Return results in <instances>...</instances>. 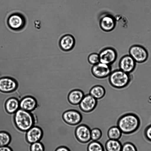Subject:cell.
<instances>
[{
    "instance_id": "obj_1",
    "label": "cell",
    "mask_w": 151,
    "mask_h": 151,
    "mask_svg": "<svg viewBox=\"0 0 151 151\" xmlns=\"http://www.w3.org/2000/svg\"><path fill=\"white\" fill-rule=\"evenodd\" d=\"M117 126L122 133L130 134L136 132L140 125L138 116L133 113H128L121 116L118 119Z\"/></svg>"
},
{
    "instance_id": "obj_2",
    "label": "cell",
    "mask_w": 151,
    "mask_h": 151,
    "mask_svg": "<svg viewBox=\"0 0 151 151\" xmlns=\"http://www.w3.org/2000/svg\"><path fill=\"white\" fill-rule=\"evenodd\" d=\"M110 85L116 89H122L128 86L132 81V77L130 73L119 69L112 71L109 76Z\"/></svg>"
},
{
    "instance_id": "obj_3",
    "label": "cell",
    "mask_w": 151,
    "mask_h": 151,
    "mask_svg": "<svg viewBox=\"0 0 151 151\" xmlns=\"http://www.w3.org/2000/svg\"><path fill=\"white\" fill-rule=\"evenodd\" d=\"M14 119L17 127L22 131H27L34 126V120L32 113L21 109L14 113Z\"/></svg>"
},
{
    "instance_id": "obj_4",
    "label": "cell",
    "mask_w": 151,
    "mask_h": 151,
    "mask_svg": "<svg viewBox=\"0 0 151 151\" xmlns=\"http://www.w3.org/2000/svg\"><path fill=\"white\" fill-rule=\"evenodd\" d=\"M129 55L137 63L145 62L149 57L147 50L145 47L140 45H132L129 49Z\"/></svg>"
},
{
    "instance_id": "obj_5",
    "label": "cell",
    "mask_w": 151,
    "mask_h": 151,
    "mask_svg": "<svg viewBox=\"0 0 151 151\" xmlns=\"http://www.w3.org/2000/svg\"><path fill=\"white\" fill-rule=\"evenodd\" d=\"M5 76L4 72L0 70V91L4 93L14 91L18 87L17 81L13 78Z\"/></svg>"
},
{
    "instance_id": "obj_6",
    "label": "cell",
    "mask_w": 151,
    "mask_h": 151,
    "mask_svg": "<svg viewBox=\"0 0 151 151\" xmlns=\"http://www.w3.org/2000/svg\"><path fill=\"white\" fill-rule=\"evenodd\" d=\"M91 71L95 77L101 79L109 77L112 70L111 65L99 62L92 66Z\"/></svg>"
},
{
    "instance_id": "obj_7",
    "label": "cell",
    "mask_w": 151,
    "mask_h": 151,
    "mask_svg": "<svg viewBox=\"0 0 151 151\" xmlns=\"http://www.w3.org/2000/svg\"><path fill=\"white\" fill-rule=\"evenodd\" d=\"M62 118L66 124L71 126H76L81 122L82 116L78 111L70 109L66 110L63 113Z\"/></svg>"
},
{
    "instance_id": "obj_8",
    "label": "cell",
    "mask_w": 151,
    "mask_h": 151,
    "mask_svg": "<svg viewBox=\"0 0 151 151\" xmlns=\"http://www.w3.org/2000/svg\"><path fill=\"white\" fill-rule=\"evenodd\" d=\"M91 129L87 125L82 124L78 126L75 131V135L77 140L81 143L86 144L91 139Z\"/></svg>"
},
{
    "instance_id": "obj_9",
    "label": "cell",
    "mask_w": 151,
    "mask_h": 151,
    "mask_svg": "<svg viewBox=\"0 0 151 151\" xmlns=\"http://www.w3.org/2000/svg\"><path fill=\"white\" fill-rule=\"evenodd\" d=\"M97 100L88 93L85 95L78 105L82 111L88 113L94 110L97 106Z\"/></svg>"
},
{
    "instance_id": "obj_10",
    "label": "cell",
    "mask_w": 151,
    "mask_h": 151,
    "mask_svg": "<svg viewBox=\"0 0 151 151\" xmlns=\"http://www.w3.org/2000/svg\"><path fill=\"white\" fill-rule=\"evenodd\" d=\"M99 54L100 62L111 65L116 60L117 54L112 48H107L101 51Z\"/></svg>"
},
{
    "instance_id": "obj_11",
    "label": "cell",
    "mask_w": 151,
    "mask_h": 151,
    "mask_svg": "<svg viewBox=\"0 0 151 151\" xmlns=\"http://www.w3.org/2000/svg\"><path fill=\"white\" fill-rule=\"evenodd\" d=\"M136 63L129 54L123 56L119 63V69L127 73H130L135 69Z\"/></svg>"
},
{
    "instance_id": "obj_12",
    "label": "cell",
    "mask_w": 151,
    "mask_h": 151,
    "mask_svg": "<svg viewBox=\"0 0 151 151\" xmlns=\"http://www.w3.org/2000/svg\"><path fill=\"white\" fill-rule=\"evenodd\" d=\"M37 102L36 99L31 96H27L22 98L19 101V108L30 112L37 106Z\"/></svg>"
},
{
    "instance_id": "obj_13",
    "label": "cell",
    "mask_w": 151,
    "mask_h": 151,
    "mask_svg": "<svg viewBox=\"0 0 151 151\" xmlns=\"http://www.w3.org/2000/svg\"><path fill=\"white\" fill-rule=\"evenodd\" d=\"M42 135V131L40 128L33 126L27 131L26 138L28 142L32 144L39 142Z\"/></svg>"
},
{
    "instance_id": "obj_14",
    "label": "cell",
    "mask_w": 151,
    "mask_h": 151,
    "mask_svg": "<svg viewBox=\"0 0 151 151\" xmlns=\"http://www.w3.org/2000/svg\"><path fill=\"white\" fill-rule=\"evenodd\" d=\"M24 20L19 14H14L11 15L8 20L9 26L12 29L17 30L22 28L24 24Z\"/></svg>"
},
{
    "instance_id": "obj_15",
    "label": "cell",
    "mask_w": 151,
    "mask_h": 151,
    "mask_svg": "<svg viewBox=\"0 0 151 151\" xmlns=\"http://www.w3.org/2000/svg\"><path fill=\"white\" fill-rule=\"evenodd\" d=\"M85 95L81 90L76 89L70 91L67 97L69 102L73 105H78Z\"/></svg>"
},
{
    "instance_id": "obj_16",
    "label": "cell",
    "mask_w": 151,
    "mask_h": 151,
    "mask_svg": "<svg viewBox=\"0 0 151 151\" xmlns=\"http://www.w3.org/2000/svg\"><path fill=\"white\" fill-rule=\"evenodd\" d=\"M100 25L102 30L106 32H109L114 28L116 22L114 18L112 16L106 15L101 19Z\"/></svg>"
},
{
    "instance_id": "obj_17",
    "label": "cell",
    "mask_w": 151,
    "mask_h": 151,
    "mask_svg": "<svg viewBox=\"0 0 151 151\" xmlns=\"http://www.w3.org/2000/svg\"><path fill=\"white\" fill-rule=\"evenodd\" d=\"M75 43L74 37L71 35H66L60 39L59 44L60 48L64 51H68L71 50Z\"/></svg>"
},
{
    "instance_id": "obj_18",
    "label": "cell",
    "mask_w": 151,
    "mask_h": 151,
    "mask_svg": "<svg viewBox=\"0 0 151 151\" xmlns=\"http://www.w3.org/2000/svg\"><path fill=\"white\" fill-rule=\"evenodd\" d=\"M20 100L15 97H10L6 101L5 107L6 111L9 113H15L19 108Z\"/></svg>"
},
{
    "instance_id": "obj_19",
    "label": "cell",
    "mask_w": 151,
    "mask_h": 151,
    "mask_svg": "<svg viewBox=\"0 0 151 151\" xmlns=\"http://www.w3.org/2000/svg\"><path fill=\"white\" fill-rule=\"evenodd\" d=\"M89 94L98 100L102 99L104 96L106 90L102 86L96 85L90 89Z\"/></svg>"
},
{
    "instance_id": "obj_20",
    "label": "cell",
    "mask_w": 151,
    "mask_h": 151,
    "mask_svg": "<svg viewBox=\"0 0 151 151\" xmlns=\"http://www.w3.org/2000/svg\"><path fill=\"white\" fill-rule=\"evenodd\" d=\"M122 145L119 140L109 139L105 144L106 151H121Z\"/></svg>"
},
{
    "instance_id": "obj_21",
    "label": "cell",
    "mask_w": 151,
    "mask_h": 151,
    "mask_svg": "<svg viewBox=\"0 0 151 151\" xmlns=\"http://www.w3.org/2000/svg\"><path fill=\"white\" fill-rule=\"evenodd\" d=\"M122 132L117 126H113L110 127L107 132V136L109 139L119 140L121 137Z\"/></svg>"
},
{
    "instance_id": "obj_22",
    "label": "cell",
    "mask_w": 151,
    "mask_h": 151,
    "mask_svg": "<svg viewBox=\"0 0 151 151\" xmlns=\"http://www.w3.org/2000/svg\"><path fill=\"white\" fill-rule=\"evenodd\" d=\"M87 151H105L102 144L98 141H92L88 145Z\"/></svg>"
},
{
    "instance_id": "obj_23",
    "label": "cell",
    "mask_w": 151,
    "mask_h": 151,
    "mask_svg": "<svg viewBox=\"0 0 151 151\" xmlns=\"http://www.w3.org/2000/svg\"><path fill=\"white\" fill-rule=\"evenodd\" d=\"M10 135L5 132H0V147L7 146L10 142Z\"/></svg>"
},
{
    "instance_id": "obj_24",
    "label": "cell",
    "mask_w": 151,
    "mask_h": 151,
    "mask_svg": "<svg viewBox=\"0 0 151 151\" xmlns=\"http://www.w3.org/2000/svg\"><path fill=\"white\" fill-rule=\"evenodd\" d=\"M102 135L101 130L98 128H94L91 129V137L92 141H98Z\"/></svg>"
},
{
    "instance_id": "obj_25",
    "label": "cell",
    "mask_w": 151,
    "mask_h": 151,
    "mask_svg": "<svg viewBox=\"0 0 151 151\" xmlns=\"http://www.w3.org/2000/svg\"><path fill=\"white\" fill-rule=\"evenodd\" d=\"M88 60L93 65L98 63L100 62L99 54L95 53L90 54L88 57Z\"/></svg>"
},
{
    "instance_id": "obj_26",
    "label": "cell",
    "mask_w": 151,
    "mask_h": 151,
    "mask_svg": "<svg viewBox=\"0 0 151 151\" xmlns=\"http://www.w3.org/2000/svg\"><path fill=\"white\" fill-rule=\"evenodd\" d=\"M121 151H137L135 145L130 142H127L122 145Z\"/></svg>"
},
{
    "instance_id": "obj_27",
    "label": "cell",
    "mask_w": 151,
    "mask_h": 151,
    "mask_svg": "<svg viewBox=\"0 0 151 151\" xmlns=\"http://www.w3.org/2000/svg\"><path fill=\"white\" fill-rule=\"evenodd\" d=\"M31 151H44V147L42 144L40 142L31 144Z\"/></svg>"
},
{
    "instance_id": "obj_28",
    "label": "cell",
    "mask_w": 151,
    "mask_h": 151,
    "mask_svg": "<svg viewBox=\"0 0 151 151\" xmlns=\"http://www.w3.org/2000/svg\"><path fill=\"white\" fill-rule=\"evenodd\" d=\"M144 134L146 139L151 142V124L145 128L144 130Z\"/></svg>"
},
{
    "instance_id": "obj_29",
    "label": "cell",
    "mask_w": 151,
    "mask_h": 151,
    "mask_svg": "<svg viewBox=\"0 0 151 151\" xmlns=\"http://www.w3.org/2000/svg\"><path fill=\"white\" fill-rule=\"evenodd\" d=\"M55 151H71L67 147L62 145L57 148Z\"/></svg>"
},
{
    "instance_id": "obj_30",
    "label": "cell",
    "mask_w": 151,
    "mask_h": 151,
    "mask_svg": "<svg viewBox=\"0 0 151 151\" xmlns=\"http://www.w3.org/2000/svg\"><path fill=\"white\" fill-rule=\"evenodd\" d=\"M0 151H12L11 149L8 146L0 147Z\"/></svg>"
},
{
    "instance_id": "obj_31",
    "label": "cell",
    "mask_w": 151,
    "mask_h": 151,
    "mask_svg": "<svg viewBox=\"0 0 151 151\" xmlns=\"http://www.w3.org/2000/svg\"><path fill=\"white\" fill-rule=\"evenodd\" d=\"M35 26L37 29H39L40 28V22L39 20H37L35 22Z\"/></svg>"
},
{
    "instance_id": "obj_32",
    "label": "cell",
    "mask_w": 151,
    "mask_h": 151,
    "mask_svg": "<svg viewBox=\"0 0 151 151\" xmlns=\"http://www.w3.org/2000/svg\"><path fill=\"white\" fill-rule=\"evenodd\" d=\"M8 64H9V63H6L5 64V65H6V75H7V69H8Z\"/></svg>"
}]
</instances>
